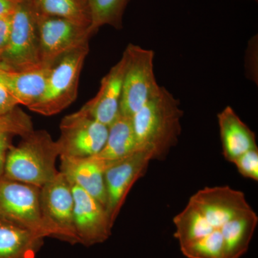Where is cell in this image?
Returning <instances> with one entry per match:
<instances>
[{"label":"cell","instance_id":"cell-20","mask_svg":"<svg viewBox=\"0 0 258 258\" xmlns=\"http://www.w3.org/2000/svg\"><path fill=\"white\" fill-rule=\"evenodd\" d=\"M34 130L31 117L19 107L0 115V178L4 173L7 156L15 137H23Z\"/></svg>","mask_w":258,"mask_h":258},{"label":"cell","instance_id":"cell-3","mask_svg":"<svg viewBox=\"0 0 258 258\" xmlns=\"http://www.w3.org/2000/svg\"><path fill=\"white\" fill-rule=\"evenodd\" d=\"M89 52V43L66 52L50 66L43 94L29 110L51 116L72 104L78 96L80 76Z\"/></svg>","mask_w":258,"mask_h":258},{"label":"cell","instance_id":"cell-26","mask_svg":"<svg viewBox=\"0 0 258 258\" xmlns=\"http://www.w3.org/2000/svg\"><path fill=\"white\" fill-rule=\"evenodd\" d=\"M11 18H0V57L3 53L7 45L11 32Z\"/></svg>","mask_w":258,"mask_h":258},{"label":"cell","instance_id":"cell-30","mask_svg":"<svg viewBox=\"0 0 258 258\" xmlns=\"http://www.w3.org/2000/svg\"><path fill=\"white\" fill-rule=\"evenodd\" d=\"M253 1L257 2V0H253Z\"/></svg>","mask_w":258,"mask_h":258},{"label":"cell","instance_id":"cell-5","mask_svg":"<svg viewBox=\"0 0 258 258\" xmlns=\"http://www.w3.org/2000/svg\"><path fill=\"white\" fill-rule=\"evenodd\" d=\"M125 69L123 76L120 114L132 118L159 93L154 74V52L128 44L123 52Z\"/></svg>","mask_w":258,"mask_h":258},{"label":"cell","instance_id":"cell-21","mask_svg":"<svg viewBox=\"0 0 258 258\" xmlns=\"http://www.w3.org/2000/svg\"><path fill=\"white\" fill-rule=\"evenodd\" d=\"M35 13L71 20L91 27V19L86 0H31Z\"/></svg>","mask_w":258,"mask_h":258},{"label":"cell","instance_id":"cell-23","mask_svg":"<svg viewBox=\"0 0 258 258\" xmlns=\"http://www.w3.org/2000/svg\"><path fill=\"white\" fill-rule=\"evenodd\" d=\"M235 164L239 173L244 176L257 181L258 180V148L251 149L237 158Z\"/></svg>","mask_w":258,"mask_h":258},{"label":"cell","instance_id":"cell-29","mask_svg":"<svg viewBox=\"0 0 258 258\" xmlns=\"http://www.w3.org/2000/svg\"><path fill=\"white\" fill-rule=\"evenodd\" d=\"M0 68H2V69H3V67H2V64H1V59H0Z\"/></svg>","mask_w":258,"mask_h":258},{"label":"cell","instance_id":"cell-11","mask_svg":"<svg viewBox=\"0 0 258 258\" xmlns=\"http://www.w3.org/2000/svg\"><path fill=\"white\" fill-rule=\"evenodd\" d=\"M214 231L227 222L252 210L242 191L228 186L205 187L190 198Z\"/></svg>","mask_w":258,"mask_h":258},{"label":"cell","instance_id":"cell-19","mask_svg":"<svg viewBox=\"0 0 258 258\" xmlns=\"http://www.w3.org/2000/svg\"><path fill=\"white\" fill-rule=\"evenodd\" d=\"M258 217L253 210L227 222L220 229L225 258H241L247 252L257 227Z\"/></svg>","mask_w":258,"mask_h":258},{"label":"cell","instance_id":"cell-4","mask_svg":"<svg viewBox=\"0 0 258 258\" xmlns=\"http://www.w3.org/2000/svg\"><path fill=\"white\" fill-rule=\"evenodd\" d=\"M0 217L45 237L60 240V235L42 213L40 187L2 176Z\"/></svg>","mask_w":258,"mask_h":258},{"label":"cell","instance_id":"cell-8","mask_svg":"<svg viewBox=\"0 0 258 258\" xmlns=\"http://www.w3.org/2000/svg\"><path fill=\"white\" fill-rule=\"evenodd\" d=\"M152 154L140 151L107 166L104 171L105 209L111 225H114L129 191L147 172Z\"/></svg>","mask_w":258,"mask_h":258},{"label":"cell","instance_id":"cell-6","mask_svg":"<svg viewBox=\"0 0 258 258\" xmlns=\"http://www.w3.org/2000/svg\"><path fill=\"white\" fill-rule=\"evenodd\" d=\"M0 59L3 69L9 71H26L44 64L31 0L18 3L12 17L9 40Z\"/></svg>","mask_w":258,"mask_h":258},{"label":"cell","instance_id":"cell-16","mask_svg":"<svg viewBox=\"0 0 258 258\" xmlns=\"http://www.w3.org/2000/svg\"><path fill=\"white\" fill-rule=\"evenodd\" d=\"M51 66L42 64L34 69L13 71L0 68V76L18 102L19 106L30 107L45 91Z\"/></svg>","mask_w":258,"mask_h":258},{"label":"cell","instance_id":"cell-7","mask_svg":"<svg viewBox=\"0 0 258 258\" xmlns=\"http://www.w3.org/2000/svg\"><path fill=\"white\" fill-rule=\"evenodd\" d=\"M56 141L60 157L86 158L96 155L106 143L108 127L81 109L64 116Z\"/></svg>","mask_w":258,"mask_h":258},{"label":"cell","instance_id":"cell-1","mask_svg":"<svg viewBox=\"0 0 258 258\" xmlns=\"http://www.w3.org/2000/svg\"><path fill=\"white\" fill-rule=\"evenodd\" d=\"M184 112L179 99L161 86L159 93L131 118L139 150L161 160L175 147L181 133Z\"/></svg>","mask_w":258,"mask_h":258},{"label":"cell","instance_id":"cell-25","mask_svg":"<svg viewBox=\"0 0 258 258\" xmlns=\"http://www.w3.org/2000/svg\"><path fill=\"white\" fill-rule=\"evenodd\" d=\"M18 106L16 98L0 76V115L11 111Z\"/></svg>","mask_w":258,"mask_h":258},{"label":"cell","instance_id":"cell-22","mask_svg":"<svg viewBox=\"0 0 258 258\" xmlns=\"http://www.w3.org/2000/svg\"><path fill=\"white\" fill-rule=\"evenodd\" d=\"M91 14L90 32L92 35L101 27L123 28V14L129 0H86Z\"/></svg>","mask_w":258,"mask_h":258},{"label":"cell","instance_id":"cell-10","mask_svg":"<svg viewBox=\"0 0 258 258\" xmlns=\"http://www.w3.org/2000/svg\"><path fill=\"white\" fill-rule=\"evenodd\" d=\"M40 204L44 216L59 232L60 240L79 243L74 230L72 184L60 171L40 188Z\"/></svg>","mask_w":258,"mask_h":258},{"label":"cell","instance_id":"cell-2","mask_svg":"<svg viewBox=\"0 0 258 258\" xmlns=\"http://www.w3.org/2000/svg\"><path fill=\"white\" fill-rule=\"evenodd\" d=\"M21 139L8 152L3 176L41 188L58 174L57 144L45 130L34 129Z\"/></svg>","mask_w":258,"mask_h":258},{"label":"cell","instance_id":"cell-13","mask_svg":"<svg viewBox=\"0 0 258 258\" xmlns=\"http://www.w3.org/2000/svg\"><path fill=\"white\" fill-rule=\"evenodd\" d=\"M125 57L122 55L101 80L99 91L81 107V111L102 124L110 126L120 115Z\"/></svg>","mask_w":258,"mask_h":258},{"label":"cell","instance_id":"cell-9","mask_svg":"<svg viewBox=\"0 0 258 258\" xmlns=\"http://www.w3.org/2000/svg\"><path fill=\"white\" fill-rule=\"evenodd\" d=\"M35 15L42 62L46 66H51L66 52L89 43L93 36L89 28L71 20L37 13Z\"/></svg>","mask_w":258,"mask_h":258},{"label":"cell","instance_id":"cell-27","mask_svg":"<svg viewBox=\"0 0 258 258\" xmlns=\"http://www.w3.org/2000/svg\"><path fill=\"white\" fill-rule=\"evenodd\" d=\"M18 3L15 0H0V18L13 17Z\"/></svg>","mask_w":258,"mask_h":258},{"label":"cell","instance_id":"cell-12","mask_svg":"<svg viewBox=\"0 0 258 258\" xmlns=\"http://www.w3.org/2000/svg\"><path fill=\"white\" fill-rule=\"evenodd\" d=\"M72 189L74 230L79 243L91 247L106 242L113 226L105 207L79 186L72 184Z\"/></svg>","mask_w":258,"mask_h":258},{"label":"cell","instance_id":"cell-14","mask_svg":"<svg viewBox=\"0 0 258 258\" xmlns=\"http://www.w3.org/2000/svg\"><path fill=\"white\" fill-rule=\"evenodd\" d=\"M60 159V171L70 183L84 190L105 207L104 171L108 165L93 157Z\"/></svg>","mask_w":258,"mask_h":258},{"label":"cell","instance_id":"cell-17","mask_svg":"<svg viewBox=\"0 0 258 258\" xmlns=\"http://www.w3.org/2000/svg\"><path fill=\"white\" fill-rule=\"evenodd\" d=\"M45 237L0 217V258H37Z\"/></svg>","mask_w":258,"mask_h":258},{"label":"cell","instance_id":"cell-28","mask_svg":"<svg viewBox=\"0 0 258 258\" xmlns=\"http://www.w3.org/2000/svg\"><path fill=\"white\" fill-rule=\"evenodd\" d=\"M15 1L18 2V3H21V2L23 1V0H15Z\"/></svg>","mask_w":258,"mask_h":258},{"label":"cell","instance_id":"cell-18","mask_svg":"<svg viewBox=\"0 0 258 258\" xmlns=\"http://www.w3.org/2000/svg\"><path fill=\"white\" fill-rule=\"evenodd\" d=\"M137 152L140 150L134 136L132 120L129 117L120 114L108 126V137L104 146L93 157L109 165Z\"/></svg>","mask_w":258,"mask_h":258},{"label":"cell","instance_id":"cell-24","mask_svg":"<svg viewBox=\"0 0 258 258\" xmlns=\"http://www.w3.org/2000/svg\"><path fill=\"white\" fill-rule=\"evenodd\" d=\"M257 35L249 39L244 57V71L247 79L257 85L258 81Z\"/></svg>","mask_w":258,"mask_h":258},{"label":"cell","instance_id":"cell-15","mask_svg":"<svg viewBox=\"0 0 258 258\" xmlns=\"http://www.w3.org/2000/svg\"><path fill=\"white\" fill-rule=\"evenodd\" d=\"M222 152L226 160L233 163L251 149L257 148L255 134L241 120L235 110L226 106L217 114Z\"/></svg>","mask_w":258,"mask_h":258}]
</instances>
